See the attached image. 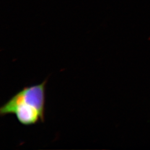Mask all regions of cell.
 I'll use <instances>...</instances> for the list:
<instances>
[{"label":"cell","mask_w":150,"mask_h":150,"mask_svg":"<svg viewBox=\"0 0 150 150\" xmlns=\"http://www.w3.org/2000/svg\"><path fill=\"white\" fill-rule=\"evenodd\" d=\"M47 80L40 84L25 87L4 103L0 108V115H8L12 107L17 105H25L35 107L45 115L46 86Z\"/></svg>","instance_id":"cell-1"}]
</instances>
